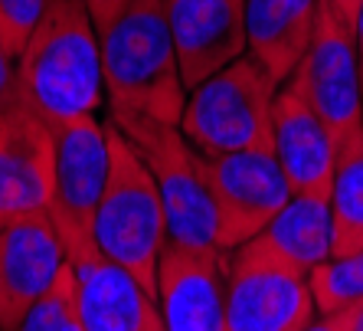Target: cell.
<instances>
[{
  "mask_svg": "<svg viewBox=\"0 0 363 331\" xmlns=\"http://www.w3.org/2000/svg\"><path fill=\"white\" fill-rule=\"evenodd\" d=\"M101 50L85 0H50L40 26L13 60V92L50 128L95 115Z\"/></svg>",
  "mask_w": 363,
  "mask_h": 331,
  "instance_id": "cell-1",
  "label": "cell"
},
{
  "mask_svg": "<svg viewBox=\"0 0 363 331\" xmlns=\"http://www.w3.org/2000/svg\"><path fill=\"white\" fill-rule=\"evenodd\" d=\"M99 50L111 119L180 125L186 89L164 0H128L125 10L99 33Z\"/></svg>",
  "mask_w": 363,
  "mask_h": 331,
  "instance_id": "cell-2",
  "label": "cell"
},
{
  "mask_svg": "<svg viewBox=\"0 0 363 331\" xmlns=\"http://www.w3.org/2000/svg\"><path fill=\"white\" fill-rule=\"evenodd\" d=\"M108 131V180L101 190L92 223V243L101 259L131 272L141 289L157 302V263L167 246L161 194L151 170L118 128L105 121Z\"/></svg>",
  "mask_w": 363,
  "mask_h": 331,
  "instance_id": "cell-3",
  "label": "cell"
},
{
  "mask_svg": "<svg viewBox=\"0 0 363 331\" xmlns=\"http://www.w3.org/2000/svg\"><path fill=\"white\" fill-rule=\"evenodd\" d=\"M275 95L279 82L252 56H239L186 92L180 131L200 154L272 148Z\"/></svg>",
  "mask_w": 363,
  "mask_h": 331,
  "instance_id": "cell-4",
  "label": "cell"
},
{
  "mask_svg": "<svg viewBox=\"0 0 363 331\" xmlns=\"http://www.w3.org/2000/svg\"><path fill=\"white\" fill-rule=\"evenodd\" d=\"M111 125L151 170L161 194L170 246L216 249V210L203 174V158L184 138L180 125L154 119H111Z\"/></svg>",
  "mask_w": 363,
  "mask_h": 331,
  "instance_id": "cell-5",
  "label": "cell"
},
{
  "mask_svg": "<svg viewBox=\"0 0 363 331\" xmlns=\"http://www.w3.org/2000/svg\"><path fill=\"white\" fill-rule=\"evenodd\" d=\"M105 180H108L105 125L95 115H85L52 128V180L46 197V217L72 269H82L99 259V249L92 243V223Z\"/></svg>",
  "mask_w": 363,
  "mask_h": 331,
  "instance_id": "cell-6",
  "label": "cell"
},
{
  "mask_svg": "<svg viewBox=\"0 0 363 331\" xmlns=\"http://www.w3.org/2000/svg\"><path fill=\"white\" fill-rule=\"evenodd\" d=\"M285 89L301 99L328 128L334 151L363 138V85L354 30L321 0L311 46L288 76Z\"/></svg>",
  "mask_w": 363,
  "mask_h": 331,
  "instance_id": "cell-7",
  "label": "cell"
},
{
  "mask_svg": "<svg viewBox=\"0 0 363 331\" xmlns=\"http://www.w3.org/2000/svg\"><path fill=\"white\" fill-rule=\"evenodd\" d=\"M216 210V249L233 253L259 237L272 217L291 200L272 148L233 154H200Z\"/></svg>",
  "mask_w": 363,
  "mask_h": 331,
  "instance_id": "cell-8",
  "label": "cell"
},
{
  "mask_svg": "<svg viewBox=\"0 0 363 331\" xmlns=\"http://www.w3.org/2000/svg\"><path fill=\"white\" fill-rule=\"evenodd\" d=\"M226 279V331H304L314 322L308 276L252 243L233 249Z\"/></svg>",
  "mask_w": 363,
  "mask_h": 331,
  "instance_id": "cell-9",
  "label": "cell"
},
{
  "mask_svg": "<svg viewBox=\"0 0 363 331\" xmlns=\"http://www.w3.org/2000/svg\"><path fill=\"white\" fill-rule=\"evenodd\" d=\"M223 249L164 246L157 263V312L164 331H226Z\"/></svg>",
  "mask_w": 363,
  "mask_h": 331,
  "instance_id": "cell-10",
  "label": "cell"
},
{
  "mask_svg": "<svg viewBox=\"0 0 363 331\" xmlns=\"http://www.w3.org/2000/svg\"><path fill=\"white\" fill-rule=\"evenodd\" d=\"M52 180V128L17 92L0 109V227L46 210Z\"/></svg>",
  "mask_w": 363,
  "mask_h": 331,
  "instance_id": "cell-11",
  "label": "cell"
},
{
  "mask_svg": "<svg viewBox=\"0 0 363 331\" xmlns=\"http://www.w3.org/2000/svg\"><path fill=\"white\" fill-rule=\"evenodd\" d=\"M164 10L186 92L245 53V0H164Z\"/></svg>",
  "mask_w": 363,
  "mask_h": 331,
  "instance_id": "cell-12",
  "label": "cell"
},
{
  "mask_svg": "<svg viewBox=\"0 0 363 331\" xmlns=\"http://www.w3.org/2000/svg\"><path fill=\"white\" fill-rule=\"evenodd\" d=\"M66 266L46 210L23 213L0 227V328L13 331L26 308L50 289Z\"/></svg>",
  "mask_w": 363,
  "mask_h": 331,
  "instance_id": "cell-13",
  "label": "cell"
},
{
  "mask_svg": "<svg viewBox=\"0 0 363 331\" xmlns=\"http://www.w3.org/2000/svg\"><path fill=\"white\" fill-rule=\"evenodd\" d=\"M272 151L291 194L330 197L337 151L328 128L291 89H281L272 102Z\"/></svg>",
  "mask_w": 363,
  "mask_h": 331,
  "instance_id": "cell-14",
  "label": "cell"
},
{
  "mask_svg": "<svg viewBox=\"0 0 363 331\" xmlns=\"http://www.w3.org/2000/svg\"><path fill=\"white\" fill-rule=\"evenodd\" d=\"M321 0H245V50L275 82H288L311 46Z\"/></svg>",
  "mask_w": 363,
  "mask_h": 331,
  "instance_id": "cell-15",
  "label": "cell"
},
{
  "mask_svg": "<svg viewBox=\"0 0 363 331\" xmlns=\"http://www.w3.org/2000/svg\"><path fill=\"white\" fill-rule=\"evenodd\" d=\"M72 272L79 282V312L85 331H164L157 302L131 272L101 256Z\"/></svg>",
  "mask_w": 363,
  "mask_h": 331,
  "instance_id": "cell-16",
  "label": "cell"
},
{
  "mask_svg": "<svg viewBox=\"0 0 363 331\" xmlns=\"http://www.w3.org/2000/svg\"><path fill=\"white\" fill-rule=\"evenodd\" d=\"M249 243L308 276L330 259V197L291 194V200L272 217L269 227Z\"/></svg>",
  "mask_w": 363,
  "mask_h": 331,
  "instance_id": "cell-17",
  "label": "cell"
},
{
  "mask_svg": "<svg viewBox=\"0 0 363 331\" xmlns=\"http://www.w3.org/2000/svg\"><path fill=\"white\" fill-rule=\"evenodd\" d=\"M363 253V138L337 154L330 180V259Z\"/></svg>",
  "mask_w": 363,
  "mask_h": 331,
  "instance_id": "cell-18",
  "label": "cell"
},
{
  "mask_svg": "<svg viewBox=\"0 0 363 331\" xmlns=\"http://www.w3.org/2000/svg\"><path fill=\"white\" fill-rule=\"evenodd\" d=\"M314 308L321 315L363 305V253L334 256L308 272Z\"/></svg>",
  "mask_w": 363,
  "mask_h": 331,
  "instance_id": "cell-19",
  "label": "cell"
},
{
  "mask_svg": "<svg viewBox=\"0 0 363 331\" xmlns=\"http://www.w3.org/2000/svg\"><path fill=\"white\" fill-rule=\"evenodd\" d=\"M13 331H85L82 312H79V282L72 266H62L50 289L26 308Z\"/></svg>",
  "mask_w": 363,
  "mask_h": 331,
  "instance_id": "cell-20",
  "label": "cell"
},
{
  "mask_svg": "<svg viewBox=\"0 0 363 331\" xmlns=\"http://www.w3.org/2000/svg\"><path fill=\"white\" fill-rule=\"evenodd\" d=\"M50 0H0V50L10 60L23 53L26 40L40 26Z\"/></svg>",
  "mask_w": 363,
  "mask_h": 331,
  "instance_id": "cell-21",
  "label": "cell"
},
{
  "mask_svg": "<svg viewBox=\"0 0 363 331\" xmlns=\"http://www.w3.org/2000/svg\"><path fill=\"white\" fill-rule=\"evenodd\" d=\"M128 0H85V7H89V17H92V26L95 33H101L111 20L118 17L121 10H125Z\"/></svg>",
  "mask_w": 363,
  "mask_h": 331,
  "instance_id": "cell-22",
  "label": "cell"
},
{
  "mask_svg": "<svg viewBox=\"0 0 363 331\" xmlns=\"http://www.w3.org/2000/svg\"><path fill=\"white\" fill-rule=\"evenodd\" d=\"M357 315H360V305H357V308H344V312L321 315L318 322H311L304 331H354Z\"/></svg>",
  "mask_w": 363,
  "mask_h": 331,
  "instance_id": "cell-23",
  "label": "cell"
},
{
  "mask_svg": "<svg viewBox=\"0 0 363 331\" xmlns=\"http://www.w3.org/2000/svg\"><path fill=\"white\" fill-rule=\"evenodd\" d=\"M10 95H13V60L0 50V109L10 102Z\"/></svg>",
  "mask_w": 363,
  "mask_h": 331,
  "instance_id": "cell-24",
  "label": "cell"
},
{
  "mask_svg": "<svg viewBox=\"0 0 363 331\" xmlns=\"http://www.w3.org/2000/svg\"><path fill=\"white\" fill-rule=\"evenodd\" d=\"M324 4H328V7L334 10V13H337V17L344 20L350 30H354L357 13H360V4H363V0H324Z\"/></svg>",
  "mask_w": 363,
  "mask_h": 331,
  "instance_id": "cell-25",
  "label": "cell"
},
{
  "mask_svg": "<svg viewBox=\"0 0 363 331\" xmlns=\"http://www.w3.org/2000/svg\"><path fill=\"white\" fill-rule=\"evenodd\" d=\"M354 40H357V66H360V85H363V4L354 23Z\"/></svg>",
  "mask_w": 363,
  "mask_h": 331,
  "instance_id": "cell-26",
  "label": "cell"
},
{
  "mask_svg": "<svg viewBox=\"0 0 363 331\" xmlns=\"http://www.w3.org/2000/svg\"><path fill=\"white\" fill-rule=\"evenodd\" d=\"M354 331H363V305H360V315H357V322H354Z\"/></svg>",
  "mask_w": 363,
  "mask_h": 331,
  "instance_id": "cell-27",
  "label": "cell"
},
{
  "mask_svg": "<svg viewBox=\"0 0 363 331\" xmlns=\"http://www.w3.org/2000/svg\"><path fill=\"white\" fill-rule=\"evenodd\" d=\"M0 331H4V328H0Z\"/></svg>",
  "mask_w": 363,
  "mask_h": 331,
  "instance_id": "cell-28",
  "label": "cell"
}]
</instances>
